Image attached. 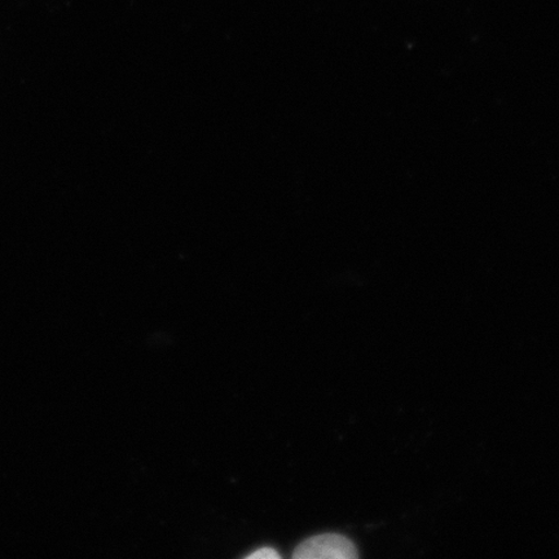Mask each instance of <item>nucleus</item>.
<instances>
[{"label":"nucleus","instance_id":"nucleus-1","mask_svg":"<svg viewBox=\"0 0 559 559\" xmlns=\"http://www.w3.org/2000/svg\"><path fill=\"white\" fill-rule=\"evenodd\" d=\"M358 550L352 540L340 534H323L300 543L295 550L296 559H354Z\"/></svg>","mask_w":559,"mask_h":559},{"label":"nucleus","instance_id":"nucleus-2","mask_svg":"<svg viewBox=\"0 0 559 559\" xmlns=\"http://www.w3.org/2000/svg\"><path fill=\"white\" fill-rule=\"evenodd\" d=\"M248 559H277L280 558V555L275 549L272 548H262L254 551V554H251L247 556Z\"/></svg>","mask_w":559,"mask_h":559}]
</instances>
